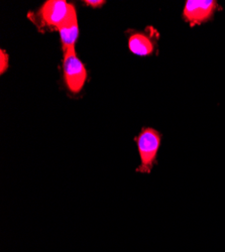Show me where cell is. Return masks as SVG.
I'll return each mask as SVG.
<instances>
[{
    "label": "cell",
    "instance_id": "obj_3",
    "mask_svg": "<svg viewBox=\"0 0 225 252\" xmlns=\"http://www.w3.org/2000/svg\"><path fill=\"white\" fill-rule=\"evenodd\" d=\"M71 6L65 0H48L37 12L39 27L58 31L67 18Z\"/></svg>",
    "mask_w": 225,
    "mask_h": 252
},
{
    "label": "cell",
    "instance_id": "obj_4",
    "mask_svg": "<svg viewBox=\"0 0 225 252\" xmlns=\"http://www.w3.org/2000/svg\"><path fill=\"white\" fill-rule=\"evenodd\" d=\"M218 8L214 0H188L183 9V18L194 28L210 20Z\"/></svg>",
    "mask_w": 225,
    "mask_h": 252
},
{
    "label": "cell",
    "instance_id": "obj_7",
    "mask_svg": "<svg viewBox=\"0 0 225 252\" xmlns=\"http://www.w3.org/2000/svg\"><path fill=\"white\" fill-rule=\"evenodd\" d=\"M9 58L4 50L0 51V74L3 75L8 69Z\"/></svg>",
    "mask_w": 225,
    "mask_h": 252
},
{
    "label": "cell",
    "instance_id": "obj_1",
    "mask_svg": "<svg viewBox=\"0 0 225 252\" xmlns=\"http://www.w3.org/2000/svg\"><path fill=\"white\" fill-rule=\"evenodd\" d=\"M137 145L140 163L135 172L150 175L154 166L158 163V154L161 144V134L152 127L141 128L140 132L134 137Z\"/></svg>",
    "mask_w": 225,
    "mask_h": 252
},
{
    "label": "cell",
    "instance_id": "obj_5",
    "mask_svg": "<svg viewBox=\"0 0 225 252\" xmlns=\"http://www.w3.org/2000/svg\"><path fill=\"white\" fill-rule=\"evenodd\" d=\"M158 36V33L135 32L129 37V48L136 56L146 57L153 55L157 47Z\"/></svg>",
    "mask_w": 225,
    "mask_h": 252
},
{
    "label": "cell",
    "instance_id": "obj_2",
    "mask_svg": "<svg viewBox=\"0 0 225 252\" xmlns=\"http://www.w3.org/2000/svg\"><path fill=\"white\" fill-rule=\"evenodd\" d=\"M63 72L68 89L74 94L81 92L87 80V71L83 63L77 57L75 48L64 53Z\"/></svg>",
    "mask_w": 225,
    "mask_h": 252
},
{
    "label": "cell",
    "instance_id": "obj_6",
    "mask_svg": "<svg viewBox=\"0 0 225 252\" xmlns=\"http://www.w3.org/2000/svg\"><path fill=\"white\" fill-rule=\"evenodd\" d=\"M58 32L60 33L61 43H62L63 53L71 48H75V44L79 35V26L76 8L73 4L67 18L64 20L62 26L59 28Z\"/></svg>",
    "mask_w": 225,
    "mask_h": 252
},
{
    "label": "cell",
    "instance_id": "obj_8",
    "mask_svg": "<svg viewBox=\"0 0 225 252\" xmlns=\"http://www.w3.org/2000/svg\"><path fill=\"white\" fill-rule=\"evenodd\" d=\"M84 3L87 6L97 8V7H100V6L103 5L105 3V1H103V0H86V1H84Z\"/></svg>",
    "mask_w": 225,
    "mask_h": 252
}]
</instances>
